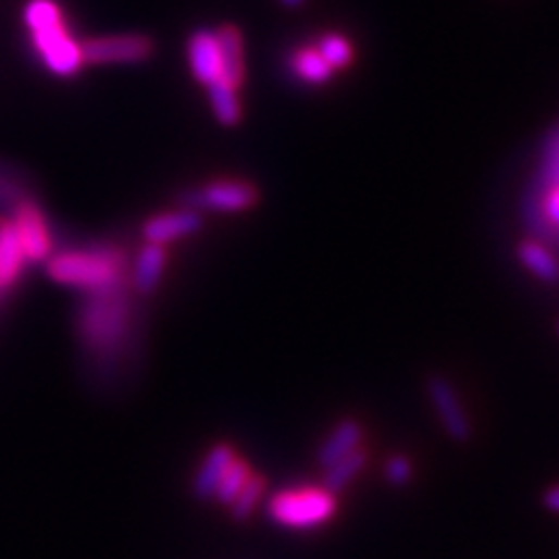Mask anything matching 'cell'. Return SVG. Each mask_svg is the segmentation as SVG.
I'll list each match as a JSON object with an SVG mask.
<instances>
[{
    "label": "cell",
    "instance_id": "cell-16",
    "mask_svg": "<svg viewBox=\"0 0 559 559\" xmlns=\"http://www.w3.org/2000/svg\"><path fill=\"white\" fill-rule=\"evenodd\" d=\"M208 98H210V105L212 112H215V117L222 126H236L243 117V108L238 101V89L226 85L224 79L212 82L208 85Z\"/></svg>",
    "mask_w": 559,
    "mask_h": 559
},
{
    "label": "cell",
    "instance_id": "cell-18",
    "mask_svg": "<svg viewBox=\"0 0 559 559\" xmlns=\"http://www.w3.org/2000/svg\"><path fill=\"white\" fill-rule=\"evenodd\" d=\"M289 65L294 75H299L308 85H324L334 75V71L328 69V63L318 52V47H301L299 52L291 54Z\"/></svg>",
    "mask_w": 559,
    "mask_h": 559
},
{
    "label": "cell",
    "instance_id": "cell-24",
    "mask_svg": "<svg viewBox=\"0 0 559 559\" xmlns=\"http://www.w3.org/2000/svg\"><path fill=\"white\" fill-rule=\"evenodd\" d=\"M544 504H546L548 511H552V513H559V485H555V487H550V489L546 492Z\"/></svg>",
    "mask_w": 559,
    "mask_h": 559
},
{
    "label": "cell",
    "instance_id": "cell-13",
    "mask_svg": "<svg viewBox=\"0 0 559 559\" xmlns=\"http://www.w3.org/2000/svg\"><path fill=\"white\" fill-rule=\"evenodd\" d=\"M222 59V79L236 89L245 82V49L243 36L236 26H222L215 30Z\"/></svg>",
    "mask_w": 559,
    "mask_h": 559
},
{
    "label": "cell",
    "instance_id": "cell-6",
    "mask_svg": "<svg viewBox=\"0 0 559 559\" xmlns=\"http://www.w3.org/2000/svg\"><path fill=\"white\" fill-rule=\"evenodd\" d=\"M154 42L140 33H126V36H105L82 42V57L85 63H142L152 59Z\"/></svg>",
    "mask_w": 559,
    "mask_h": 559
},
{
    "label": "cell",
    "instance_id": "cell-11",
    "mask_svg": "<svg viewBox=\"0 0 559 559\" xmlns=\"http://www.w3.org/2000/svg\"><path fill=\"white\" fill-rule=\"evenodd\" d=\"M236 459L234 448L228 446V443H220V446L212 448L206 459L201 462L199 471H196V479H194V495L199 499H210L215 497L218 485L222 481V475L226 473L228 464H232Z\"/></svg>",
    "mask_w": 559,
    "mask_h": 559
},
{
    "label": "cell",
    "instance_id": "cell-7",
    "mask_svg": "<svg viewBox=\"0 0 559 559\" xmlns=\"http://www.w3.org/2000/svg\"><path fill=\"white\" fill-rule=\"evenodd\" d=\"M12 224H14L16 238H20L24 259L45 261L49 252H52V234H49L42 210L33 201L24 199L20 206H14Z\"/></svg>",
    "mask_w": 559,
    "mask_h": 559
},
{
    "label": "cell",
    "instance_id": "cell-10",
    "mask_svg": "<svg viewBox=\"0 0 559 559\" xmlns=\"http://www.w3.org/2000/svg\"><path fill=\"white\" fill-rule=\"evenodd\" d=\"M187 57H189V69L194 77L201 82V85H212V82L222 79V59H220V42L215 30L199 28L191 33L187 42Z\"/></svg>",
    "mask_w": 559,
    "mask_h": 559
},
{
    "label": "cell",
    "instance_id": "cell-23",
    "mask_svg": "<svg viewBox=\"0 0 559 559\" xmlns=\"http://www.w3.org/2000/svg\"><path fill=\"white\" fill-rule=\"evenodd\" d=\"M385 479L392 483V485H406L410 479H413V464H410V459L403 457V455H397L387 459L385 464Z\"/></svg>",
    "mask_w": 559,
    "mask_h": 559
},
{
    "label": "cell",
    "instance_id": "cell-9",
    "mask_svg": "<svg viewBox=\"0 0 559 559\" xmlns=\"http://www.w3.org/2000/svg\"><path fill=\"white\" fill-rule=\"evenodd\" d=\"M203 228V218L199 215V210H175V212H161L152 220H147L142 226V238L147 243L163 245L166 248L169 243L187 238L199 234Z\"/></svg>",
    "mask_w": 559,
    "mask_h": 559
},
{
    "label": "cell",
    "instance_id": "cell-8",
    "mask_svg": "<svg viewBox=\"0 0 559 559\" xmlns=\"http://www.w3.org/2000/svg\"><path fill=\"white\" fill-rule=\"evenodd\" d=\"M426 389H430V399L436 408V415L443 424V430L448 432L452 440L467 443L473 434V426L462 401L457 397V389L452 387V383L446 381L443 375H432L430 383H426Z\"/></svg>",
    "mask_w": 559,
    "mask_h": 559
},
{
    "label": "cell",
    "instance_id": "cell-4",
    "mask_svg": "<svg viewBox=\"0 0 559 559\" xmlns=\"http://www.w3.org/2000/svg\"><path fill=\"white\" fill-rule=\"evenodd\" d=\"M30 42L45 69L57 77H73L85 65L82 45L71 36L63 20L30 30Z\"/></svg>",
    "mask_w": 559,
    "mask_h": 559
},
{
    "label": "cell",
    "instance_id": "cell-19",
    "mask_svg": "<svg viewBox=\"0 0 559 559\" xmlns=\"http://www.w3.org/2000/svg\"><path fill=\"white\" fill-rule=\"evenodd\" d=\"M367 462H369V455L364 448H357L355 452L345 455L343 459H338V462L324 469V489L334 495V492L348 487V483L355 479V475L364 471Z\"/></svg>",
    "mask_w": 559,
    "mask_h": 559
},
{
    "label": "cell",
    "instance_id": "cell-20",
    "mask_svg": "<svg viewBox=\"0 0 559 559\" xmlns=\"http://www.w3.org/2000/svg\"><path fill=\"white\" fill-rule=\"evenodd\" d=\"M315 47L332 71L348 69L355 59L350 40L340 36V33H326V36H322V40Z\"/></svg>",
    "mask_w": 559,
    "mask_h": 559
},
{
    "label": "cell",
    "instance_id": "cell-15",
    "mask_svg": "<svg viewBox=\"0 0 559 559\" xmlns=\"http://www.w3.org/2000/svg\"><path fill=\"white\" fill-rule=\"evenodd\" d=\"M24 261L26 259L12 220L0 218V289H8L20 280Z\"/></svg>",
    "mask_w": 559,
    "mask_h": 559
},
{
    "label": "cell",
    "instance_id": "cell-21",
    "mask_svg": "<svg viewBox=\"0 0 559 559\" xmlns=\"http://www.w3.org/2000/svg\"><path fill=\"white\" fill-rule=\"evenodd\" d=\"M250 467L248 462H243V459H234L232 464H228L226 473L222 475V481L218 485V492H215V499L224 506H232V501L238 497V492L243 489V485L248 483L250 479Z\"/></svg>",
    "mask_w": 559,
    "mask_h": 559
},
{
    "label": "cell",
    "instance_id": "cell-1",
    "mask_svg": "<svg viewBox=\"0 0 559 559\" xmlns=\"http://www.w3.org/2000/svg\"><path fill=\"white\" fill-rule=\"evenodd\" d=\"M47 273L61 285L98 291L122 283L124 254L110 245L61 252L47 261Z\"/></svg>",
    "mask_w": 559,
    "mask_h": 559
},
{
    "label": "cell",
    "instance_id": "cell-2",
    "mask_svg": "<svg viewBox=\"0 0 559 559\" xmlns=\"http://www.w3.org/2000/svg\"><path fill=\"white\" fill-rule=\"evenodd\" d=\"M131 306L122 291V283L98 289L82 310L79 332L87 343L89 352L108 357L110 350H117L128 328Z\"/></svg>",
    "mask_w": 559,
    "mask_h": 559
},
{
    "label": "cell",
    "instance_id": "cell-17",
    "mask_svg": "<svg viewBox=\"0 0 559 559\" xmlns=\"http://www.w3.org/2000/svg\"><path fill=\"white\" fill-rule=\"evenodd\" d=\"M518 257L524 264V269L532 271L538 280H544V283H550V285L559 283V261L541 243L536 240L520 243Z\"/></svg>",
    "mask_w": 559,
    "mask_h": 559
},
{
    "label": "cell",
    "instance_id": "cell-25",
    "mask_svg": "<svg viewBox=\"0 0 559 559\" xmlns=\"http://www.w3.org/2000/svg\"><path fill=\"white\" fill-rule=\"evenodd\" d=\"M283 3H285V5H289V8H296V5H301L303 0H283Z\"/></svg>",
    "mask_w": 559,
    "mask_h": 559
},
{
    "label": "cell",
    "instance_id": "cell-12",
    "mask_svg": "<svg viewBox=\"0 0 559 559\" xmlns=\"http://www.w3.org/2000/svg\"><path fill=\"white\" fill-rule=\"evenodd\" d=\"M361 440H364V426H361L357 420L348 418V420L338 422L336 430L328 434L326 440L322 443V448L318 452V464L324 469L332 467L345 455H350L357 448H361Z\"/></svg>",
    "mask_w": 559,
    "mask_h": 559
},
{
    "label": "cell",
    "instance_id": "cell-3",
    "mask_svg": "<svg viewBox=\"0 0 559 559\" xmlns=\"http://www.w3.org/2000/svg\"><path fill=\"white\" fill-rule=\"evenodd\" d=\"M336 513V501L332 492L324 487H303L285 489L275 495L269 504V515L285 527L308 530L324 524Z\"/></svg>",
    "mask_w": 559,
    "mask_h": 559
},
{
    "label": "cell",
    "instance_id": "cell-22",
    "mask_svg": "<svg viewBox=\"0 0 559 559\" xmlns=\"http://www.w3.org/2000/svg\"><path fill=\"white\" fill-rule=\"evenodd\" d=\"M266 481L261 475H250L248 483L243 485L238 492V497L232 501V513L236 520H245L254 513V508L259 506L261 497H264Z\"/></svg>",
    "mask_w": 559,
    "mask_h": 559
},
{
    "label": "cell",
    "instance_id": "cell-5",
    "mask_svg": "<svg viewBox=\"0 0 559 559\" xmlns=\"http://www.w3.org/2000/svg\"><path fill=\"white\" fill-rule=\"evenodd\" d=\"M259 199L257 187L240 179H220L185 196L189 210H212V212H243L254 208Z\"/></svg>",
    "mask_w": 559,
    "mask_h": 559
},
{
    "label": "cell",
    "instance_id": "cell-14",
    "mask_svg": "<svg viewBox=\"0 0 559 559\" xmlns=\"http://www.w3.org/2000/svg\"><path fill=\"white\" fill-rule=\"evenodd\" d=\"M166 269V248L154 243H145V248L138 252L134 264V275H131V285L138 294H152L159 285V280Z\"/></svg>",
    "mask_w": 559,
    "mask_h": 559
}]
</instances>
